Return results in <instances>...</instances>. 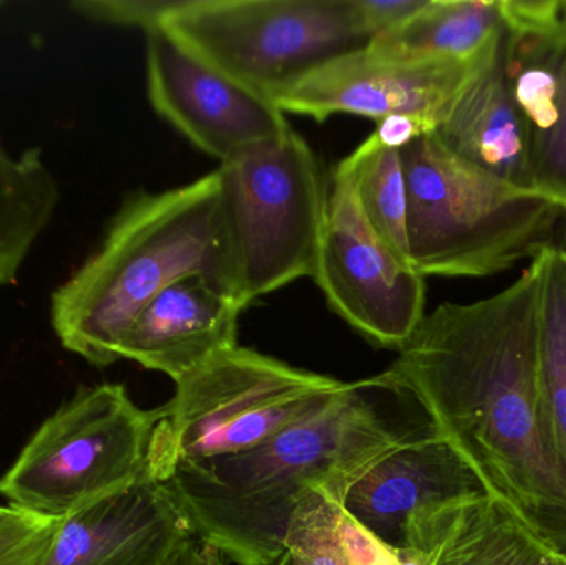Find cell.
<instances>
[{
    "label": "cell",
    "instance_id": "6da1fadb",
    "mask_svg": "<svg viewBox=\"0 0 566 565\" xmlns=\"http://www.w3.org/2000/svg\"><path fill=\"white\" fill-rule=\"evenodd\" d=\"M538 335L534 259L499 294L424 315L379 378L422 408L489 496L566 553V461L542 394Z\"/></svg>",
    "mask_w": 566,
    "mask_h": 565
},
{
    "label": "cell",
    "instance_id": "7a4b0ae2",
    "mask_svg": "<svg viewBox=\"0 0 566 565\" xmlns=\"http://www.w3.org/2000/svg\"><path fill=\"white\" fill-rule=\"evenodd\" d=\"M379 378L352 381L328 408L254 450L176 467L165 480L196 536L238 565H271L285 553L296 506L312 491L336 500L415 431L389 423Z\"/></svg>",
    "mask_w": 566,
    "mask_h": 565
},
{
    "label": "cell",
    "instance_id": "3957f363",
    "mask_svg": "<svg viewBox=\"0 0 566 565\" xmlns=\"http://www.w3.org/2000/svg\"><path fill=\"white\" fill-rule=\"evenodd\" d=\"M189 278L238 301L219 169L168 191L129 196L98 249L53 292V332L66 350L108 367L122 360L123 338L143 308Z\"/></svg>",
    "mask_w": 566,
    "mask_h": 565
},
{
    "label": "cell",
    "instance_id": "277c9868",
    "mask_svg": "<svg viewBox=\"0 0 566 565\" xmlns=\"http://www.w3.org/2000/svg\"><path fill=\"white\" fill-rule=\"evenodd\" d=\"M409 264L419 275L485 278L555 248L566 208L451 151L434 132L401 149Z\"/></svg>",
    "mask_w": 566,
    "mask_h": 565
},
{
    "label": "cell",
    "instance_id": "5b68a950",
    "mask_svg": "<svg viewBox=\"0 0 566 565\" xmlns=\"http://www.w3.org/2000/svg\"><path fill=\"white\" fill-rule=\"evenodd\" d=\"M349 387L238 345L176 381L171 400L156 408L149 474L165 483L179 464L254 450Z\"/></svg>",
    "mask_w": 566,
    "mask_h": 565
},
{
    "label": "cell",
    "instance_id": "8992f818",
    "mask_svg": "<svg viewBox=\"0 0 566 565\" xmlns=\"http://www.w3.org/2000/svg\"><path fill=\"white\" fill-rule=\"evenodd\" d=\"M155 423L156 410H142L125 385L78 388L0 478V496L20 513L63 520L148 477Z\"/></svg>",
    "mask_w": 566,
    "mask_h": 565
},
{
    "label": "cell",
    "instance_id": "52a82bcc",
    "mask_svg": "<svg viewBox=\"0 0 566 565\" xmlns=\"http://www.w3.org/2000/svg\"><path fill=\"white\" fill-rule=\"evenodd\" d=\"M219 171L239 304L313 278L328 182L308 143L290 129Z\"/></svg>",
    "mask_w": 566,
    "mask_h": 565
},
{
    "label": "cell",
    "instance_id": "ba28073f",
    "mask_svg": "<svg viewBox=\"0 0 566 565\" xmlns=\"http://www.w3.org/2000/svg\"><path fill=\"white\" fill-rule=\"evenodd\" d=\"M188 52L265 98L368 45L349 0H185L163 22Z\"/></svg>",
    "mask_w": 566,
    "mask_h": 565
},
{
    "label": "cell",
    "instance_id": "9c48e42d",
    "mask_svg": "<svg viewBox=\"0 0 566 565\" xmlns=\"http://www.w3.org/2000/svg\"><path fill=\"white\" fill-rule=\"evenodd\" d=\"M313 279L332 311L378 347L401 350L424 318V278L373 231L343 161L328 181Z\"/></svg>",
    "mask_w": 566,
    "mask_h": 565
},
{
    "label": "cell",
    "instance_id": "30bf717a",
    "mask_svg": "<svg viewBox=\"0 0 566 565\" xmlns=\"http://www.w3.org/2000/svg\"><path fill=\"white\" fill-rule=\"evenodd\" d=\"M491 53L475 62H461L409 55L368 43L305 73L272 102L283 113L310 116L316 122L342 113L376 123L389 116H411L434 132Z\"/></svg>",
    "mask_w": 566,
    "mask_h": 565
},
{
    "label": "cell",
    "instance_id": "8fae6325",
    "mask_svg": "<svg viewBox=\"0 0 566 565\" xmlns=\"http://www.w3.org/2000/svg\"><path fill=\"white\" fill-rule=\"evenodd\" d=\"M153 108L221 165L290 132L285 113L196 59L163 27L146 32Z\"/></svg>",
    "mask_w": 566,
    "mask_h": 565
},
{
    "label": "cell",
    "instance_id": "7c38bea8",
    "mask_svg": "<svg viewBox=\"0 0 566 565\" xmlns=\"http://www.w3.org/2000/svg\"><path fill=\"white\" fill-rule=\"evenodd\" d=\"M484 491L468 464L431 428L416 431L353 483L343 511L391 550H405L416 517Z\"/></svg>",
    "mask_w": 566,
    "mask_h": 565
},
{
    "label": "cell",
    "instance_id": "4fadbf2b",
    "mask_svg": "<svg viewBox=\"0 0 566 565\" xmlns=\"http://www.w3.org/2000/svg\"><path fill=\"white\" fill-rule=\"evenodd\" d=\"M189 534L178 501L148 474L59 520L40 565H159Z\"/></svg>",
    "mask_w": 566,
    "mask_h": 565
},
{
    "label": "cell",
    "instance_id": "5bb4252c",
    "mask_svg": "<svg viewBox=\"0 0 566 565\" xmlns=\"http://www.w3.org/2000/svg\"><path fill=\"white\" fill-rule=\"evenodd\" d=\"M232 295L199 278L176 282L156 295L133 322L119 348L122 360L179 381L212 358L238 347L239 315Z\"/></svg>",
    "mask_w": 566,
    "mask_h": 565
},
{
    "label": "cell",
    "instance_id": "9a60e30c",
    "mask_svg": "<svg viewBox=\"0 0 566 565\" xmlns=\"http://www.w3.org/2000/svg\"><path fill=\"white\" fill-rule=\"evenodd\" d=\"M504 69L537 191L566 208V33L505 27Z\"/></svg>",
    "mask_w": 566,
    "mask_h": 565
},
{
    "label": "cell",
    "instance_id": "2e32d148",
    "mask_svg": "<svg viewBox=\"0 0 566 565\" xmlns=\"http://www.w3.org/2000/svg\"><path fill=\"white\" fill-rule=\"evenodd\" d=\"M405 550L431 565H566L558 550L485 491L429 511L406 527Z\"/></svg>",
    "mask_w": 566,
    "mask_h": 565
},
{
    "label": "cell",
    "instance_id": "e0dca14e",
    "mask_svg": "<svg viewBox=\"0 0 566 565\" xmlns=\"http://www.w3.org/2000/svg\"><path fill=\"white\" fill-rule=\"evenodd\" d=\"M504 39L505 32L491 56L455 96L434 133L464 161L517 188L537 191L527 133L505 75Z\"/></svg>",
    "mask_w": 566,
    "mask_h": 565
},
{
    "label": "cell",
    "instance_id": "ac0fdd59",
    "mask_svg": "<svg viewBox=\"0 0 566 565\" xmlns=\"http://www.w3.org/2000/svg\"><path fill=\"white\" fill-rule=\"evenodd\" d=\"M59 201V185L42 149L10 155L0 145V287L17 281Z\"/></svg>",
    "mask_w": 566,
    "mask_h": 565
},
{
    "label": "cell",
    "instance_id": "d6986e66",
    "mask_svg": "<svg viewBox=\"0 0 566 565\" xmlns=\"http://www.w3.org/2000/svg\"><path fill=\"white\" fill-rule=\"evenodd\" d=\"M504 30L501 2L428 0L405 25L369 43L409 55L475 62L492 52Z\"/></svg>",
    "mask_w": 566,
    "mask_h": 565
},
{
    "label": "cell",
    "instance_id": "ffe728a7",
    "mask_svg": "<svg viewBox=\"0 0 566 565\" xmlns=\"http://www.w3.org/2000/svg\"><path fill=\"white\" fill-rule=\"evenodd\" d=\"M343 163L352 176L366 221L409 264L408 186L401 149L388 148L371 135Z\"/></svg>",
    "mask_w": 566,
    "mask_h": 565
},
{
    "label": "cell",
    "instance_id": "44dd1931",
    "mask_svg": "<svg viewBox=\"0 0 566 565\" xmlns=\"http://www.w3.org/2000/svg\"><path fill=\"white\" fill-rule=\"evenodd\" d=\"M535 259L541 265L538 368L542 394L566 461V251L555 245Z\"/></svg>",
    "mask_w": 566,
    "mask_h": 565
},
{
    "label": "cell",
    "instance_id": "7402d4cb",
    "mask_svg": "<svg viewBox=\"0 0 566 565\" xmlns=\"http://www.w3.org/2000/svg\"><path fill=\"white\" fill-rule=\"evenodd\" d=\"M343 503L326 491H312L296 506L285 536L293 565H358L342 527Z\"/></svg>",
    "mask_w": 566,
    "mask_h": 565
},
{
    "label": "cell",
    "instance_id": "603a6c76",
    "mask_svg": "<svg viewBox=\"0 0 566 565\" xmlns=\"http://www.w3.org/2000/svg\"><path fill=\"white\" fill-rule=\"evenodd\" d=\"M59 521L15 511L0 523V565H40Z\"/></svg>",
    "mask_w": 566,
    "mask_h": 565
},
{
    "label": "cell",
    "instance_id": "cb8c5ba5",
    "mask_svg": "<svg viewBox=\"0 0 566 565\" xmlns=\"http://www.w3.org/2000/svg\"><path fill=\"white\" fill-rule=\"evenodd\" d=\"M182 3L185 0H78L72 7L93 22L138 27L148 32L161 27Z\"/></svg>",
    "mask_w": 566,
    "mask_h": 565
},
{
    "label": "cell",
    "instance_id": "d4e9b609",
    "mask_svg": "<svg viewBox=\"0 0 566 565\" xmlns=\"http://www.w3.org/2000/svg\"><path fill=\"white\" fill-rule=\"evenodd\" d=\"M426 3L428 0H349L353 19L368 43L405 25Z\"/></svg>",
    "mask_w": 566,
    "mask_h": 565
},
{
    "label": "cell",
    "instance_id": "484cf974",
    "mask_svg": "<svg viewBox=\"0 0 566 565\" xmlns=\"http://www.w3.org/2000/svg\"><path fill=\"white\" fill-rule=\"evenodd\" d=\"M159 565H229L228 557L196 534L179 541Z\"/></svg>",
    "mask_w": 566,
    "mask_h": 565
},
{
    "label": "cell",
    "instance_id": "4316f807",
    "mask_svg": "<svg viewBox=\"0 0 566 565\" xmlns=\"http://www.w3.org/2000/svg\"><path fill=\"white\" fill-rule=\"evenodd\" d=\"M429 132L431 129L424 123L411 118V116H389V118L378 123L373 135L378 138L381 145L388 146V148L402 149L409 143Z\"/></svg>",
    "mask_w": 566,
    "mask_h": 565
},
{
    "label": "cell",
    "instance_id": "83f0119b",
    "mask_svg": "<svg viewBox=\"0 0 566 565\" xmlns=\"http://www.w3.org/2000/svg\"><path fill=\"white\" fill-rule=\"evenodd\" d=\"M15 513V510H12L10 506H0V523H3V521L9 520L12 514Z\"/></svg>",
    "mask_w": 566,
    "mask_h": 565
},
{
    "label": "cell",
    "instance_id": "f1b7e54d",
    "mask_svg": "<svg viewBox=\"0 0 566 565\" xmlns=\"http://www.w3.org/2000/svg\"><path fill=\"white\" fill-rule=\"evenodd\" d=\"M271 565H293L292 559H290L289 553H283L281 557H279L277 561H275L274 564Z\"/></svg>",
    "mask_w": 566,
    "mask_h": 565
},
{
    "label": "cell",
    "instance_id": "f546056e",
    "mask_svg": "<svg viewBox=\"0 0 566 565\" xmlns=\"http://www.w3.org/2000/svg\"><path fill=\"white\" fill-rule=\"evenodd\" d=\"M565 229H566V219H565ZM564 249L566 251V239H565V245H564Z\"/></svg>",
    "mask_w": 566,
    "mask_h": 565
}]
</instances>
